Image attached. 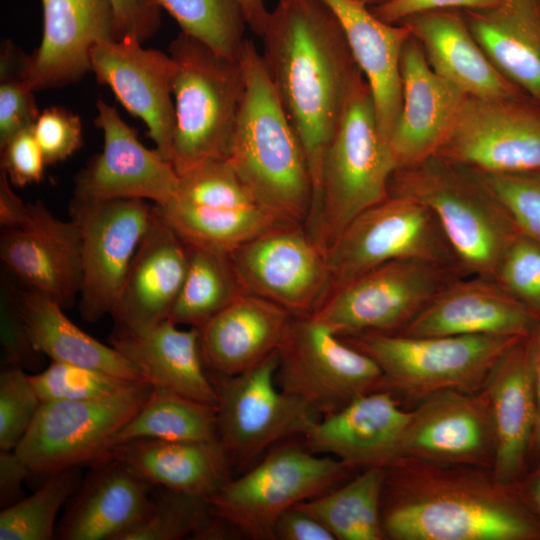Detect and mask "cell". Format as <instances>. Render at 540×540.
I'll return each instance as SVG.
<instances>
[{"mask_svg": "<svg viewBox=\"0 0 540 540\" xmlns=\"http://www.w3.org/2000/svg\"><path fill=\"white\" fill-rule=\"evenodd\" d=\"M260 38L266 69L306 154L314 205L324 154L363 74L320 0H278Z\"/></svg>", "mask_w": 540, "mask_h": 540, "instance_id": "obj_1", "label": "cell"}, {"mask_svg": "<svg viewBox=\"0 0 540 540\" xmlns=\"http://www.w3.org/2000/svg\"><path fill=\"white\" fill-rule=\"evenodd\" d=\"M382 526L394 540H540V520L492 470L409 457L385 468Z\"/></svg>", "mask_w": 540, "mask_h": 540, "instance_id": "obj_2", "label": "cell"}, {"mask_svg": "<svg viewBox=\"0 0 540 540\" xmlns=\"http://www.w3.org/2000/svg\"><path fill=\"white\" fill-rule=\"evenodd\" d=\"M239 59L245 85L227 159L260 207L305 225L314 195L305 151L250 39Z\"/></svg>", "mask_w": 540, "mask_h": 540, "instance_id": "obj_3", "label": "cell"}, {"mask_svg": "<svg viewBox=\"0 0 540 540\" xmlns=\"http://www.w3.org/2000/svg\"><path fill=\"white\" fill-rule=\"evenodd\" d=\"M396 163L383 140L362 75L353 86L324 154L317 199L305 227L326 253L360 213L389 196Z\"/></svg>", "mask_w": 540, "mask_h": 540, "instance_id": "obj_4", "label": "cell"}, {"mask_svg": "<svg viewBox=\"0 0 540 540\" xmlns=\"http://www.w3.org/2000/svg\"><path fill=\"white\" fill-rule=\"evenodd\" d=\"M389 194L411 197L433 212L463 277L493 280L507 246L519 232L471 170L437 155L395 170Z\"/></svg>", "mask_w": 540, "mask_h": 540, "instance_id": "obj_5", "label": "cell"}, {"mask_svg": "<svg viewBox=\"0 0 540 540\" xmlns=\"http://www.w3.org/2000/svg\"><path fill=\"white\" fill-rule=\"evenodd\" d=\"M169 55L175 66L169 162L181 175L228 157L245 83L240 59L222 56L182 31L171 42Z\"/></svg>", "mask_w": 540, "mask_h": 540, "instance_id": "obj_6", "label": "cell"}, {"mask_svg": "<svg viewBox=\"0 0 540 540\" xmlns=\"http://www.w3.org/2000/svg\"><path fill=\"white\" fill-rule=\"evenodd\" d=\"M522 338L397 333L341 337L375 361L383 373L386 390L416 401L444 389L480 391L499 359Z\"/></svg>", "mask_w": 540, "mask_h": 540, "instance_id": "obj_7", "label": "cell"}, {"mask_svg": "<svg viewBox=\"0 0 540 540\" xmlns=\"http://www.w3.org/2000/svg\"><path fill=\"white\" fill-rule=\"evenodd\" d=\"M350 469L333 456L285 445L206 500L231 529L254 540H276L275 525L286 510L335 488Z\"/></svg>", "mask_w": 540, "mask_h": 540, "instance_id": "obj_8", "label": "cell"}, {"mask_svg": "<svg viewBox=\"0 0 540 540\" xmlns=\"http://www.w3.org/2000/svg\"><path fill=\"white\" fill-rule=\"evenodd\" d=\"M458 278L435 261H389L333 289L312 316L339 337L398 333Z\"/></svg>", "mask_w": 540, "mask_h": 540, "instance_id": "obj_9", "label": "cell"}, {"mask_svg": "<svg viewBox=\"0 0 540 540\" xmlns=\"http://www.w3.org/2000/svg\"><path fill=\"white\" fill-rule=\"evenodd\" d=\"M152 389L140 381L102 398L42 402L14 451L32 475L100 463L110 457L115 436Z\"/></svg>", "mask_w": 540, "mask_h": 540, "instance_id": "obj_10", "label": "cell"}, {"mask_svg": "<svg viewBox=\"0 0 540 540\" xmlns=\"http://www.w3.org/2000/svg\"><path fill=\"white\" fill-rule=\"evenodd\" d=\"M279 388L322 417L355 398L385 389L373 359L353 348L312 315H293L278 348Z\"/></svg>", "mask_w": 540, "mask_h": 540, "instance_id": "obj_11", "label": "cell"}, {"mask_svg": "<svg viewBox=\"0 0 540 540\" xmlns=\"http://www.w3.org/2000/svg\"><path fill=\"white\" fill-rule=\"evenodd\" d=\"M278 350L233 375L214 374L218 440L233 469H243L281 439L304 435L317 414L276 382Z\"/></svg>", "mask_w": 540, "mask_h": 540, "instance_id": "obj_12", "label": "cell"}, {"mask_svg": "<svg viewBox=\"0 0 540 540\" xmlns=\"http://www.w3.org/2000/svg\"><path fill=\"white\" fill-rule=\"evenodd\" d=\"M326 256L332 276L330 292L374 267L398 259L435 261L460 273L433 212L421 202L399 194H389L356 216Z\"/></svg>", "mask_w": 540, "mask_h": 540, "instance_id": "obj_13", "label": "cell"}, {"mask_svg": "<svg viewBox=\"0 0 540 540\" xmlns=\"http://www.w3.org/2000/svg\"><path fill=\"white\" fill-rule=\"evenodd\" d=\"M154 205L142 199L93 200L73 196L70 218L81 236L79 311L87 322L112 315Z\"/></svg>", "mask_w": 540, "mask_h": 540, "instance_id": "obj_14", "label": "cell"}, {"mask_svg": "<svg viewBox=\"0 0 540 540\" xmlns=\"http://www.w3.org/2000/svg\"><path fill=\"white\" fill-rule=\"evenodd\" d=\"M230 255L246 292L292 315H312L330 293L332 276L326 253L305 225H281Z\"/></svg>", "mask_w": 540, "mask_h": 540, "instance_id": "obj_15", "label": "cell"}, {"mask_svg": "<svg viewBox=\"0 0 540 540\" xmlns=\"http://www.w3.org/2000/svg\"><path fill=\"white\" fill-rule=\"evenodd\" d=\"M436 155L481 173H540V113L514 99L467 96Z\"/></svg>", "mask_w": 540, "mask_h": 540, "instance_id": "obj_16", "label": "cell"}, {"mask_svg": "<svg viewBox=\"0 0 540 540\" xmlns=\"http://www.w3.org/2000/svg\"><path fill=\"white\" fill-rule=\"evenodd\" d=\"M401 457L492 470L495 434L483 388L478 392L444 389L422 399L412 410Z\"/></svg>", "mask_w": 540, "mask_h": 540, "instance_id": "obj_17", "label": "cell"}, {"mask_svg": "<svg viewBox=\"0 0 540 540\" xmlns=\"http://www.w3.org/2000/svg\"><path fill=\"white\" fill-rule=\"evenodd\" d=\"M29 204L26 222L1 228L4 271L23 288L71 308L82 284L81 236L77 224L56 217L41 201Z\"/></svg>", "mask_w": 540, "mask_h": 540, "instance_id": "obj_18", "label": "cell"}, {"mask_svg": "<svg viewBox=\"0 0 540 540\" xmlns=\"http://www.w3.org/2000/svg\"><path fill=\"white\" fill-rule=\"evenodd\" d=\"M95 125L104 146L74 179L73 196L93 199H142L162 206L177 197L179 175L156 150L145 147L118 111L97 101Z\"/></svg>", "mask_w": 540, "mask_h": 540, "instance_id": "obj_19", "label": "cell"}, {"mask_svg": "<svg viewBox=\"0 0 540 540\" xmlns=\"http://www.w3.org/2000/svg\"><path fill=\"white\" fill-rule=\"evenodd\" d=\"M90 62L97 81L109 86L118 101L145 123L156 150L169 161L175 125L171 56L126 38L96 45Z\"/></svg>", "mask_w": 540, "mask_h": 540, "instance_id": "obj_20", "label": "cell"}, {"mask_svg": "<svg viewBox=\"0 0 540 540\" xmlns=\"http://www.w3.org/2000/svg\"><path fill=\"white\" fill-rule=\"evenodd\" d=\"M187 265V245L154 205L111 315L113 332L142 334L169 319Z\"/></svg>", "mask_w": 540, "mask_h": 540, "instance_id": "obj_21", "label": "cell"}, {"mask_svg": "<svg viewBox=\"0 0 540 540\" xmlns=\"http://www.w3.org/2000/svg\"><path fill=\"white\" fill-rule=\"evenodd\" d=\"M400 70L402 106L390 138L396 170L436 155L467 97L431 68L413 36L403 47Z\"/></svg>", "mask_w": 540, "mask_h": 540, "instance_id": "obj_22", "label": "cell"}, {"mask_svg": "<svg viewBox=\"0 0 540 540\" xmlns=\"http://www.w3.org/2000/svg\"><path fill=\"white\" fill-rule=\"evenodd\" d=\"M412 411L394 393L361 395L341 410L317 419L303 435L311 452L333 456L351 469L387 468L401 458V444Z\"/></svg>", "mask_w": 540, "mask_h": 540, "instance_id": "obj_23", "label": "cell"}, {"mask_svg": "<svg viewBox=\"0 0 540 540\" xmlns=\"http://www.w3.org/2000/svg\"><path fill=\"white\" fill-rule=\"evenodd\" d=\"M43 34L27 56L25 78L34 91L79 81L91 71V52L116 40L111 0H41Z\"/></svg>", "mask_w": 540, "mask_h": 540, "instance_id": "obj_24", "label": "cell"}, {"mask_svg": "<svg viewBox=\"0 0 540 540\" xmlns=\"http://www.w3.org/2000/svg\"><path fill=\"white\" fill-rule=\"evenodd\" d=\"M540 321L494 280L458 278L397 334L529 337Z\"/></svg>", "mask_w": 540, "mask_h": 540, "instance_id": "obj_25", "label": "cell"}, {"mask_svg": "<svg viewBox=\"0 0 540 540\" xmlns=\"http://www.w3.org/2000/svg\"><path fill=\"white\" fill-rule=\"evenodd\" d=\"M528 338L504 353L483 387L495 434L492 473L505 485L518 482L530 466L536 399Z\"/></svg>", "mask_w": 540, "mask_h": 540, "instance_id": "obj_26", "label": "cell"}, {"mask_svg": "<svg viewBox=\"0 0 540 540\" xmlns=\"http://www.w3.org/2000/svg\"><path fill=\"white\" fill-rule=\"evenodd\" d=\"M152 486L112 457L93 465L56 528L58 538L118 540L149 511Z\"/></svg>", "mask_w": 540, "mask_h": 540, "instance_id": "obj_27", "label": "cell"}, {"mask_svg": "<svg viewBox=\"0 0 540 540\" xmlns=\"http://www.w3.org/2000/svg\"><path fill=\"white\" fill-rule=\"evenodd\" d=\"M292 314L245 292L199 329L203 362L213 374L233 376L277 351Z\"/></svg>", "mask_w": 540, "mask_h": 540, "instance_id": "obj_28", "label": "cell"}, {"mask_svg": "<svg viewBox=\"0 0 540 540\" xmlns=\"http://www.w3.org/2000/svg\"><path fill=\"white\" fill-rule=\"evenodd\" d=\"M407 25L422 44L431 68L467 96L513 100L515 86L490 62L466 20L452 10L430 11L411 16Z\"/></svg>", "mask_w": 540, "mask_h": 540, "instance_id": "obj_29", "label": "cell"}, {"mask_svg": "<svg viewBox=\"0 0 540 540\" xmlns=\"http://www.w3.org/2000/svg\"><path fill=\"white\" fill-rule=\"evenodd\" d=\"M110 344L132 362L145 381L207 404H218L216 388L206 373L199 329L166 319L142 334L113 332Z\"/></svg>", "mask_w": 540, "mask_h": 540, "instance_id": "obj_30", "label": "cell"}, {"mask_svg": "<svg viewBox=\"0 0 540 540\" xmlns=\"http://www.w3.org/2000/svg\"><path fill=\"white\" fill-rule=\"evenodd\" d=\"M110 457L127 465L153 486L203 498L232 479L233 468L218 439H134L114 445Z\"/></svg>", "mask_w": 540, "mask_h": 540, "instance_id": "obj_31", "label": "cell"}, {"mask_svg": "<svg viewBox=\"0 0 540 540\" xmlns=\"http://www.w3.org/2000/svg\"><path fill=\"white\" fill-rule=\"evenodd\" d=\"M465 20L494 67L540 100V0H502L494 8L466 10Z\"/></svg>", "mask_w": 540, "mask_h": 540, "instance_id": "obj_32", "label": "cell"}, {"mask_svg": "<svg viewBox=\"0 0 540 540\" xmlns=\"http://www.w3.org/2000/svg\"><path fill=\"white\" fill-rule=\"evenodd\" d=\"M18 295L28 334L40 353L52 361L89 367L132 382L145 381L132 362L112 345L81 330L56 301L21 286Z\"/></svg>", "mask_w": 540, "mask_h": 540, "instance_id": "obj_33", "label": "cell"}, {"mask_svg": "<svg viewBox=\"0 0 540 540\" xmlns=\"http://www.w3.org/2000/svg\"><path fill=\"white\" fill-rule=\"evenodd\" d=\"M157 208L187 245L229 254L269 230L291 224L261 207L217 208L173 199Z\"/></svg>", "mask_w": 540, "mask_h": 540, "instance_id": "obj_34", "label": "cell"}, {"mask_svg": "<svg viewBox=\"0 0 540 540\" xmlns=\"http://www.w3.org/2000/svg\"><path fill=\"white\" fill-rule=\"evenodd\" d=\"M385 469L365 468L351 481L295 506L320 521L338 540H382Z\"/></svg>", "mask_w": 540, "mask_h": 540, "instance_id": "obj_35", "label": "cell"}, {"mask_svg": "<svg viewBox=\"0 0 540 540\" xmlns=\"http://www.w3.org/2000/svg\"><path fill=\"white\" fill-rule=\"evenodd\" d=\"M187 249L186 275L169 319L200 328L246 291L229 253L190 245Z\"/></svg>", "mask_w": 540, "mask_h": 540, "instance_id": "obj_36", "label": "cell"}, {"mask_svg": "<svg viewBox=\"0 0 540 540\" xmlns=\"http://www.w3.org/2000/svg\"><path fill=\"white\" fill-rule=\"evenodd\" d=\"M211 441L218 439L216 408L155 387L138 412L117 433L113 446L134 439Z\"/></svg>", "mask_w": 540, "mask_h": 540, "instance_id": "obj_37", "label": "cell"}, {"mask_svg": "<svg viewBox=\"0 0 540 540\" xmlns=\"http://www.w3.org/2000/svg\"><path fill=\"white\" fill-rule=\"evenodd\" d=\"M165 9L181 31L216 53L239 59L247 26L236 0H147Z\"/></svg>", "mask_w": 540, "mask_h": 540, "instance_id": "obj_38", "label": "cell"}, {"mask_svg": "<svg viewBox=\"0 0 540 540\" xmlns=\"http://www.w3.org/2000/svg\"><path fill=\"white\" fill-rule=\"evenodd\" d=\"M80 486L79 467L48 476L32 495L4 508L0 513V540H50L60 507Z\"/></svg>", "mask_w": 540, "mask_h": 540, "instance_id": "obj_39", "label": "cell"}, {"mask_svg": "<svg viewBox=\"0 0 540 540\" xmlns=\"http://www.w3.org/2000/svg\"><path fill=\"white\" fill-rule=\"evenodd\" d=\"M214 518L206 498L162 487L151 498L144 518L118 540H178L187 536L201 539Z\"/></svg>", "mask_w": 540, "mask_h": 540, "instance_id": "obj_40", "label": "cell"}, {"mask_svg": "<svg viewBox=\"0 0 540 540\" xmlns=\"http://www.w3.org/2000/svg\"><path fill=\"white\" fill-rule=\"evenodd\" d=\"M175 199L206 207H260L227 158L203 162L179 175Z\"/></svg>", "mask_w": 540, "mask_h": 540, "instance_id": "obj_41", "label": "cell"}, {"mask_svg": "<svg viewBox=\"0 0 540 540\" xmlns=\"http://www.w3.org/2000/svg\"><path fill=\"white\" fill-rule=\"evenodd\" d=\"M27 55L11 42L0 56V148L20 131L34 126L40 112L25 78Z\"/></svg>", "mask_w": 540, "mask_h": 540, "instance_id": "obj_42", "label": "cell"}, {"mask_svg": "<svg viewBox=\"0 0 540 540\" xmlns=\"http://www.w3.org/2000/svg\"><path fill=\"white\" fill-rule=\"evenodd\" d=\"M30 379L42 402L102 398L133 383L96 369L59 361H52L43 371L30 375Z\"/></svg>", "mask_w": 540, "mask_h": 540, "instance_id": "obj_43", "label": "cell"}, {"mask_svg": "<svg viewBox=\"0 0 540 540\" xmlns=\"http://www.w3.org/2000/svg\"><path fill=\"white\" fill-rule=\"evenodd\" d=\"M493 280L540 321V242L518 232L507 246Z\"/></svg>", "mask_w": 540, "mask_h": 540, "instance_id": "obj_44", "label": "cell"}, {"mask_svg": "<svg viewBox=\"0 0 540 540\" xmlns=\"http://www.w3.org/2000/svg\"><path fill=\"white\" fill-rule=\"evenodd\" d=\"M471 171L500 202L518 231L540 242V173L491 174Z\"/></svg>", "mask_w": 540, "mask_h": 540, "instance_id": "obj_45", "label": "cell"}, {"mask_svg": "<svg viewBox=\"0 0 540 540\" xmlns=\"http://www.w3.org/2000/svg\"><path fill=\"white\" fill-rule=\"evenodd\" d=\"M42 401L30 375L19 367L0 374V450H15L32 424Z\"/></svg>", "mask_w": 540, "mask_h": 540, "instance_id": "obj_46", "label": "cell"}, {"mask_svg": "<svg viewBox=\"0 0 540 540\" xmlns=\"http://www.w3.org/2000/svg\"><path fill=\"white\" fill-rule=\"evenodd\" d=\"M19 286L5 271L0 279V341L4 367L34 370L43 363V354L33 345L20 309Z\"/></svg>", "mask_w": 540, "mask_h": 540, "instance_id": "obj_47", "label": "cell"}, {"mask_svg": "<svg viewBox=\"0 0 540 540\" xmlns=\"http://www.w3.org/2000/svg\"><path fill=\"white\" fill-rule=\"evenodd\" d=\"M33 131L47 165L66 160L83 145L79 116L63 107L40 112Z\"/></svg>", "mask_w": 540, "mask_h": 540, "instance_id": "obj_48", "label": "cell"}, {"mask_svg": "<svg viewBox=\"0 0 540 540\" xmlns=\"http://www.w3.org/2000/svg\"><path fill=\"white\" fill-rule=\"evenodd\" d=\"M1 150V170L13 186L24 187L43 179L47 165L33 126L13 136Z\"/></svg>", "mask_w": 540, "mask_h": 540, "instance_id": "obj_49", "label": "cell"}, {"mask_svg": "<svg viewBox=\"0 0 540 540\" xmlns=\"http://www.w3.org/2000/svg\"><path fill=\"white\" fill-rule=\"evenodd\" d=\"M115 17V38H134L141 43L160 25V8L147 0H111Z\"/></svg>", "mask_w": 540, "mask_h": 540, "instance_id": "obj_50", "label": "cell"}, {"mask_svg": "<svg viewBox=\"0 0 540 540\" xmlns=\"http://www.w3.org/2000/svg\"><path fill=\"white\" fill-rule=\"evenodd\" d=\"M502 0H387L371 7L373 14L389 24H400L416 14L438 10H484L498 6Z\"/></svg>", "mask_w": 540, "mask_h": 540, "instance_id": "obj_51", "label": "cell"}, {"mask_svg": "<svg viewBox=\"0 0 540 540\" xmlns=\"http://www.w3.org/2000/svg\"><path fill=\"white\" fill-rule=\"evenodd\" d=\"M274 534L280 540H336L320 521L297 506L279 517Z\"/></svg>", "mask_w": 540, "mask_h": 540, "instance_id": "obj_52", "label": "cell"}, {"mask_svg": "<svg viewBox=\"0 0 540 540\" xmlns=\"http://www.w3.org/2000/svg\"><path fill=\"white\" fill-rule=\"evenodd\" d=\"M31 472L14 450H0V505L7 508L20 500L22 485Z\"/></svg>", "mask_w": 540, "mask_h": 540, "instance_id": "obj_53", "label": "cell"}, {"mask_svg": "<svg viewBox=\"0 0 540 540\" xmlns=\"http://www.w3.org/2000/svg\"><path fill=\"white\" fill-rule=\"evenodd\" d=\"M7 175L0 173V225L1 228L22 226L28 217L29 204L24 203L15 193Z\"/></svg>", "mask_w": 540, "mask_h": 540, "instance_id": "obj_54", "label": "cell"}, {"mask_svg": "<svg viewBox=\"0 0 540 540\" xmlns=\"http://www.w3.org/2000/svg\"><path fill=\"white\" fill-rule=\"evenodd\" d=\"M528 339L536 399V423L530 449L531 464L540 459V324Z\"/></svg>", "mask_w": 540, "mask_h": 540, "instance_id": "obj_55", "label": "cell"}, {"mask_svg": "<svg viewBox=\"0 0 540 540\" xmlns=\"http://www.w3.org/2000/svg\"><path fill=\"white\" fill-rule=\"evenodd\" d=\"M514 484L529 509L540 520V459Z\"/></svg>", "mask_w": 540, "mask_h": 540, "instance_id": "obj_56", "label": "cell"}, {"mask_svg": "<svg viewBox=\"0 0 540 540\" xmlns=\"http://www.w3.org/2000/svg\"><path fill=\"white\" fill-rule=\"evenodd\" d=\"M236 2L242 9L248 28L260 37L270 12L265 0H236Z\"/></svg>", "mask_w": 540, "mask_h": 540, "instance_id": "obj_57", "label": "cell"}, {"mask_svg": "<svg viewBox=\"0 0 540 540\" xmlns=\"http://www.w3.org/2000/svg\"><path fill=\"white\" fill-rule=\"evenodd\" d=\"M360 2L364 3L369 8L377 6L387 0H359Z\"/></svg>", "mask_w": 540, "mask_h": 540, "instance_id": "obj_58", "label": "cell"}]
</instances>
